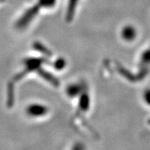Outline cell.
Returning a JSON list of instances; mask_svg holds the SVG:
<instances>
[{
  "label": "cell",
  "mask_w": 150,
  "mask_h": 150,
  "mask_svg": "<svg viewBox=\"0 0 150 150\" xmlns=\"http://www.w3.org/2000/svg\"><path fill=\"white\" fill-rule=\"evenodd\" d=\"M77 0H70V5H69V15H72L74 11V8L75 7V4L77 2Z\"/></svg>",
  "instance_id": "3"
},
{
  "label": "cell",
  "mask_w": 150,
  "mask_h": 150,
  "mask_svg": "<svg viewBox=\"0 0 150 150\" xmlns=\"http://www.w3.org/2000/svg\"><path fill=\"white\" fill-rule=\"evenodd\" d=\"M135 35V32L133 28H130V27H127L122 31V36L125 39L129 40L133 38Z\"/></svg>",
  "instance_id": "2"
},
{
  "label": "cell",
  "mask_w": 150,
  "mask_h": 150,
  "mask_svg": "<svg viewBox=\"0 0 150 150\" xmlns=\"http://www.w3.org/2000/svg\"><path fill=\"white\" fill-rule=\"evenodd\" d=\"M47 109L41 105H32L28 109V112L32 116H41L45 114Z\"/></svg>",
  "instance_id": "1"
}]
</instances>
